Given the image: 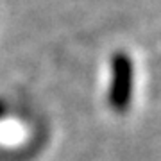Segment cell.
<instances>
[{
    "label": "cell",
    "mask_w": 161,
    "mask_h": 161,
    "mask_svg": "<svg viewBox=\"0 0 161 161\" xmlns=\"http://www.w3.org/2000/svg\"><path fill=\"white\" fill-rule=\"evenodd\" d=\"M134 90V66L132 59L125 52H115L111 58V82L108 100L111 109L116 113H125L132 102Z\"/></svg>",
    "instance_id": "obj_1"
},
{
    "label": "cell",
    "mask_w": 161,
    "mask_h": 161,
    "mask_svg": "<svg viewBox=\"0 0 161 161\" xmlns=\"http://www.w3.org/2000/svg\"><path fill=\"white\" fill-rule=\"evenodd\" d=\"M6 113H7V104L4 100H0V118L6 115Z\"/></svg>",
    "instance_id": "obj_2"
}]
</instances>
